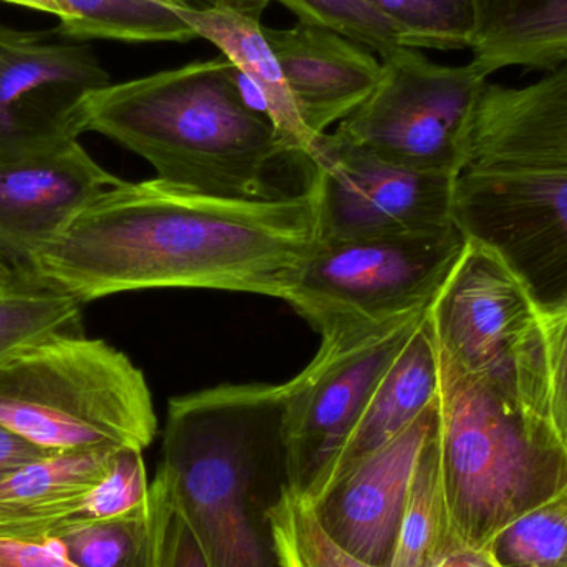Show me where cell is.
<instances>
[{
    "mask_svg": "<svg viewBox=\"0 0 567 567\" xmlns=\"http://www.w3.org/2000/svg\"><path fill=\"white\" fill-rule=\"evenodd\" d=\"M319 243L312 188L275 199L203 195L155 178L86 203L33 258L27 284L86 303L146 289L287 300Z\"/></svg>",
    "mask_w": 567,
    "mask_h": 567,
    "instance_id": "6da1fadb",
    "label": "cell"
},
{
    "mask_svg": "<svg viewBox=\"0 0 567 567\" xmlns=\"http://www.w3.org/2000/svg\"><path fill=\"white\" fill-rule=\"evenodd\" d=\"M287 383H225L173 396L156 476L209 567H282L271 509L289 485Z\"/></svg>",
    "mask_w": 567,
    "mask_h": 567,
    "instance_id": "7a4b0ae2",
    "label": "cell"
},
{
    "mask_svg": "<svg viewBox=\"0 0 567 567\" xmlns=\"http://www.w3.org/2000/svg\"><path fill=\"white\" fill-rule=\"evenodd\" d=\"M238 72L223 55L110 83L82 100L76 125L142 156L172 185L218 198H279L268 176L290 155L246 102Z\"/></svg>",
    "mask_w": 567,
    "mask_h": 567,
    "instance_id": "3957f363",
    "label": "cell"
},
{
    "mask_svg": "<svg viewBox=\"0 0 567 567\" xmlns=\"http://www.w3.org/2000/svg\"><path fill=\"white\" fill-rule=\"evenodd\" d=\"M443 488L460 542L493 536L567 486V446L548 420L460 369L440 350Z\"/></svg>",
    "mask_w": 567,
    "mask_h": 567,
    "instance_id": "277c9868",
    "label": "cell"
},
{
    "mask_svg": "<svg viewBox=\"0 0 567 567\" xmlns=\"http://www.w3.org/2000/svg\"><path fill=\"white\" fill-rule=\"evenodd\" d=\"M0 425L50 453L143 452L158 432L142 370L105 340L72 330L0 365Z\"/></svg>",
    "mask_w": 567,
    "mask_h": 567,
    "instance_id": "5b68a950",
    "label": "cell"
},
{
    "mask_svg": "<svg viewBox=\"0 0 567 567\" xmlns=\"http://www.w3.org/2000/svg\"><path fill=\"white\" fill-rule=\"evenodd\" d=\"M465 246L456 226L429 235L317 243L286 302L319 332L322 346L357 339L429 310Z\"/></svg>",
    "mask_w": 567,
    "mask_h": 567,
    "instance_id": "8992f818",
    "label": "cell"
},
{
    "mask_svg": "<svg viewBox=\"0 0 567 567\" xmlns=\"http://www.w3.org/2000/svg\"><path fill=\"white\" fill-rule=\"evenodd\" d=\"M430 319L460 369L549 422L538 309L495 252L466 239Z\"/></svg>",
    "mask_w": 567,
    "mask_h": 567,
    "instance_id": "52a82bcc",
    "label": "cell"
},
{
    "mask_svg": "<svg viewBox=\"0 0 567 567\" xmlns=\"http://www.w3.org/2000/svg\"><path fill=\"white\" fill-rule=\"evenodd\" d=\"M488 82L472 60L440 65L419 49L402 47L383 56L375 89L336 133L385 162L458 176Z\"/></svg>",
    "mask_w": 567,
    "mask_h": 567,
    "instance_id": "ba28073f",
    "label": "cell"
},
{
    "mask_svg": "<svg viewBox=\"0 0 567 567\" xmlns=\"http://www.w3.org/2000/svg\"><path fill=\"white\" fill-rule=\"evenodd\" d=\"M453 223L508 266L539 312L567 309V172L463 169Z\"/></svg>",
    "mask_w": 567,
    "mask_h": 567,
    "instance_id": "9c48e42d",
    "label": "cell"
},
{
    "mask_svg": "<svg viewBox=\"0 0 567 567\" xmlns=\"http://www.w3.org/2000/svg\"><path fill=\"white\" fill-rule=\"evenodd\" d=\"M316 169L319 243L429 235L453 228L456 176L385 162L339 133L317 138L309 159Z\"/></svg>",
    "mask_w": 567,
    "mask_h": 567,
    "instance_id": "30bf717a",
    "label": "cell"
},
{
    "mask_svg": "<svg viewBox=\"0 0 567 567\" xmlns=\"http://www.w3.org/2000/svg\"><path fill=\"white\" fill-rule=\"evenodd\" d=\"M430 309L357 339L320 343L312 362L287 382L284 439L297 496L309 502L316 495L377 383Z\"/></svg>",
    "mask_w": 567,
    "mask_h": 567,
    "instance_id": "8fae6325",
    "label": "cell"
},
{
    "mask_svg": "<svg viewBox=\"0 0 567 567\" xmlns=\"http://www.w3.org/2000/svg\"><path fill=\"white\" fill-rule=\"evenodd\" d=\"M112 83L86 43L0 23V156L82 135L80 103Z\"/></svg>",
    "mask_w": 567,
    "mask_h": 567,
    "instance_id": "7c38bea8",
    "label": "cell"
},
{
    "mask_svg": "<svg viewBox=\"0 0 567 567\" xmlns=\"http://www.w3.org/2000/svg\"><path fill=\"white\" fill-rule=\"evenodd\" d=\"M122 182L76 138L0 156V258L27 284L33 258L86 203Z\"/></svg>",
    "mask_w": 567,
    "mask_h": 567,
    "instance_id": "4fadbf2b",
    "label": "cell"
},
{
    "mask_svg": "<svg viewBox=\"0 0 567 567\" xmlns=\"http://www.w3.org/2000/svg\"><path fill=\"white\" fill-rule=\"evenodd\" d=\"M439 413L436 399L395 439L357 460L309 502L327 533L369 565L392 563L413 475Z\"/></svg>",
    "mask_w": 567,
    "mask_h": 567,
    "instance_id": "5bb4252c",
    "label": "cell"
},
{
    "mask_svg": "<svg viewBox=\"0 0 567 567\" xmlns=\"http://www.w3.org/2000/svg\"><path fill=\"white\" fill-rule=\"evenodd\" d=\"M463 169L567 172V56L525 85L486 83Z\"/></svg>",
    "mask_w": 567,
    "mask_h": 567,
    "instance_id": "9a60e30c",
    "label": "cell"
},
{
    "mask_svg": "<svg viewBox=\"0 0 567 567\" xmlns=\"http://www.w3.org/2000/svg\"><path fill=\"white\" fill-rule=\"evenodd\" d=\"M300 118L316 138L373 92L382 62L367 47L323 27H265Z\"/></svg>",
    "mask_w": 567,
    "mask_h": 567,
    "instance_id": "2e32d148",
    "label": "cell"
},
{
    "mask_svg": "<svg viewBox=\"0 0 567 567\" xmlns=\"http://www.w3.org/2000/svg\"><path fill=\"white\" fill-rule=\"evenodd\" d=\"M266 6L265 0H213L183 10L182 19L196 35L215 43L255 86L265 103L266 116L289 155L310 159L317 138L303 125L278 59L266 39L261 23Z\"/></svg>",
    "mask_w": 567,
    "mask_h": 567,
    "instance_id": "e0dca14e",
    "label": "cell"
},
{
    "mask_svg": "<svg viewBox=\"0 0 567 567\" xmlns=\"http://www.w3.org/2000/svg\"><path fill=\"white\" fill-rule=\"evenodd\" d=\"M439 342L429 312L377 383L362 415L310 499L357 460L395 439L439 399Z\"/></svg>",
    "mask_w": 567,
    "mask_h": 567,
    "instance_id": "ac0fdd59",
    "label": "cell"
},
{
    "mask_svg": "<svg viewBox=\"0 0 567 567\" xmlns=\"http://www.w3.org/2000/svg\"><path fill=\"white\" fill-rule=\"evenodd\" d=\"M116 452L52 453L0 480V538H55L80 498L105 478Z\"/></svg>",
    "mask_w": 567,
    "mask_h": 567,
    "instance_id": "d6986e66",
    "label": "cell"
},
{
    "mask_svg": "<svg viewBox=\"0 0 567 567\" xmlns=\"http://www.w3.org/2000/svg\"><path fill=\"white\" fill-rule=\"evenodd\" d=\"M472 62L502 70L546 72L567 56V0H475Z\"/></svg>",
    "mask_w": 567,
    "mask_h": 567,
    "instance_id": "ffe728a7",
    "label": "cell"
},
{
    "mask_svg": "<svg viewBox=\"0 0 567 567\" xmlns=\"http://www.w3.org/2000/svg\"><path fill=\"white\" fill-rule=\"evenodd\" d=\"M59 30L70 39H105L128 43L199 39L182 19L195 0H55Z\"/></svg>",
    "mask_w": 567,
    "mask_h": 567,
    "instance_id": "44dd1931",
    "label": "cell"
},
{
    "mask_svg": "<svg viewBox=\"0 0 567 567\" xmlns=\"http://www.w3.org/2000/svg\"><path fill=\"white\" fill-rule=\"evenodd\" d=\"M456 542L443 488L436 423L413 475L390 567H429Z\"/></svg>",
    "mask_w": 567,
    "mask_h": 567,
    "instance_id": "7402d4cb",
    "label": "cell"
},
{
    "mask_svg": "<svg viewBox=\"0 0 567 567\" xmlns=\"http://www.w3.org/2000/svg\"><path fill=\"white\" fill-rule=\"evenodd\" d=\"M80 567H159V528L150 502L126 515L75 523L56 536Z\"/></svg>",
    "mask_w": 567,
    "mask_h": 567,
    "instance_id": "603a6c76",
    "label": "cell"
},
{
    "mask_svg": "<svg viewBox=\"0 0 567 567\" xmlns=\"http://www.w3.org/2000/svg\"><path fill=\"white\" fill-rule=\"evenodd\" d=\"M393 23L410 49H472L475 0H367Z\"/></svg>",
    "mask_w": 567,
    "mask_h": 567,
    "instance_id": "cb8c5ba5",
    "label": "cell"
},
{
    "mask_svg": "<svg viewBox=\"0 0 567 567\" xmlns=\"http://www.w3.org/2000/svg\"><path fill=\"white\" fill-rule=\"evenodd\" d=\"M72 297L33 284H22L0 296V365L32 343L70 332L80 319Z\"/></svg>",
    "mask_w": 567,
    "mask_h": 567,
    "instance_id": "d4e9b609",
    "label": "cell"
},
{
    "mask_svg": "<svg viewBox=\"0 0 567 567\" xmlns=\"http://www.w3.org/2000/svg\"><path fill=\"white\" fill-rule=\"evenodd\" d=\"M271 525L282 567H375L337 543L310 503L290 488L272 506Z\"/></svg>",
    "mask_w": 567,
    "mask_h": 567,
    "instance_id": "484cf974",
    "label": "cell"
},
{
    "mask_svg": "<svg viewBox=\"0 0 567 567\" xmlns=\"http://www.w3.org/2000/svg\"><path fill=\"white\" fill-rule=\"evenodd\" d=\"M279 2L299 17V22L333 30L380 56L402 49L399 30L367 0H265Z\"/></svg>",
    "mask_w": 567,
    "mask_h": 567,
    "instance_id": "4316f807",
    "label": "cell"
},
{
    "mask_svg": "<svg viewBox=\"0 0 567 567\" xmlns=\"http://www.w3.org/2000/svg\"><path fill=\"white\" fill-rule=\"evenodd\" d=\"M142 453L136 449L118 450L105 478L80 498L75 512L60 526L55 538L75 523L115 518L145 506L150 502V483Z\"/></svg>",
    "mask_w": 567,
    "mask_h": 567,
    "instance_id": "83f0119b",
    "label": "cell"
},
{
    "mask_svg": "<svg viewBox=\"0 0 567 567\" xmlns=\"http://www.w3.org/2000/svg\"><path fill=\"white\" fill-rule=\"evenodd\" d=\"M538 319L549 422L567 446V309L538 310Z\"/></svg>",
    "mask_w": 567,
    "mask_h": 567,
    "instance_id": "f1b7e54d",
    "label": "cell"
},
{
    "mask_svg": "<svg viewBox=\"0 0 567 567\" xmlns=\"http://www.w3.org/2000/svg\"><path fill=\"white\" fill-rule=\"evenodd\" d=\"M159 528V567H209L198 539L159 476L150 483Z\"/></svg>",
    "mask_w": 567,
    "mask_h": 567,
    "instance_id": "f546056e",
    "label": "cell"
},
{
    "mask_svg": "<svg viewBox=\"0 0 567 567\" xmlns=\"http://www.w3.org/2000/svg\"><path fill=\"white\" fill-rule=\"evenodd\" d=\"M0 567H80L56 539L19 542L0 538Z\"/></svg>",
    "mask_w": 567,
    "mask_h": 567,
    "instance_id": "4dcf8cb0",
    "label": "cell"
},
{
    "mask_svg": "<svg viewBox=\"0 0 567 567\" xmlns=\"http://www.w3.org/2000/svg\"><path fill=\"white\" fill-rule=\"evenodd\" d=\"M49 455H52V453L39 449L29 440L22 439V436L0 425V480L6 478L7 475L16 472L20 466L29 465V463Z\"/></svg>",
    "mask_w": 567,
    "mask_h": 567,
    "instance_id": "1f68e13d",
    "label": "cell"
},
{
    "mask_svg": "<svg viewBox=\"0 0 567 567\" xmlns=\"http://www.w3.org/2000/svg\"><path fill=\"white\" fill-rule=\"evenodd\" d=\"M429 567H499L486 548H475L463 542L450 546L436 561Z\"/></svg>",
    "mask_w": 567,
    "mask_h": 567,
    "instance_id": "d6a6232c",
    "label": "cell"
},
{
    "mask_svg": "<svg viewBox=\"0 0 567 567\" xmlns=\"http://www.w3.org/2000/svg\"><path fill=\"white\" fill-rule=\"evenodd\" d=\"M25 284L20 279V276L17 275L16 269L9 265V262L3 261L0 258V296L2 293L10 292V290L17 289V287Z\"/></svg>",
    "mask_w": 567,
    "mask_h": 567,
    "instance_id": "836d02e7",
    "label": "cell"
},
{
    "mask_svg": "<svg viewBox=\"0 0 567 567\" xmlns=\"http://www.w3.org/2000/svg\"><path fill=\"white\" fill-rule=\"evenodd\" d=\"M2 2L29 7V9L39 10V12L50 13V16L55 17H59L60 13L55 0H2Z\"/></svg>",
    "mask_w": 567,
    "mask_h": 567,
    "instance_id": "e575fe53",
    "label": "cell"
}]
</instances>
